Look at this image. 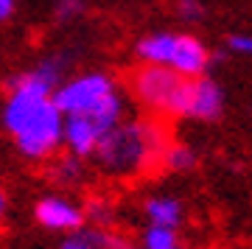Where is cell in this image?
<instances>
[{
	"label": "cell",
	"instance_id": "cell-1",
	"mask_svg": "<svg viewBox=\"0 0 252 249\" xmlns=\"http://www.w3.org/2000/svg\"><path fill=\"white\" fill-rule=\"evenodd\" d=\"M168 143H171L168 134L157 121H146V118L124 121L104 134L93 160L107 177L129 179L154 165H162V154Z\"/></svg>",
	"mask_w": 252,
	"mask_h": 249
},
{
	"label": "cell",
	"instance_id": "cell-2",
	"mask_svg": "<svg viewBox=\"0 0 252 249\" xmlns=\"http://www.w3.org/2000/svg\"><path fill=\"white\" fill-rule=\"evenodd\" d=\"M182 84H185V79L177 70L165 67V64H140L129 76L132 95L146 109H152L157 115H174L177 98L182 93Z\"/></svg>",
	"mask_w": 252,
	"mask_h": 249
},
{
	"label": "cell",
	"instance_id": "cell-3",
	"mask_svg": "<svg viewBox=\"0 0 252 249\" xmlns=\"http://www.w3.org/2000/svg\"><path fill=\"white\" fill-rule=\"evenodd\" d=\"M14 146L31 162L54 160L56 152L64 146V112L56 107V101H51L42 115L14 134Z\"/></svg>",
	"mask_w": 252,
	"mask_h": 249
},
{
	"label": "cell",
	"instance_id": "cell-4",
	"mask_svg": "<svg viewBox=\"0 0 252 249\" xmlns=\"http://www.w3.org/2000/svg\"><path fill=\"white\" fill-rule=\"evenodd\" d=\"M112 93H118L115 79L109 73L90 70L64 79V84L54 93V101L64 115H87L98 104H104Z\"/></svg>",
	"mask_w": 252,
	"mask_h": 249
},
{
	"label": "cell",
	"instance_id": "cell-5",
	"mask_svg": "<svg viewBox=\"0 0 252 249\" xmlns=\"http://www.w3.org/2000/svg\"><path fill=\"white\" fill-rule=\"evenodd\" d=\"M221 112H224V90L216 79L210 76L185 79L174 115L190 121H216Z\"/></svg>",
	"mask_w": 252,
	"mask_h": 249
},
{
	"label": "cell",
	"instance_id": "cell-6",
	"mask_svg": "<svg viewBox=\"0 0 252 249\" xmlns=\"http://www.w3.org/2000/svg\"><path fill=\"white\" fill-rule=\"evenodd\" d=\"M34 218H36L39 227H45V230H51V232H62V235H67V232L84 227L87 213H84V207L76 205V202L67 199V196L48 193L34 205Z\"/></svg>",
	"mask_w": 252,
	"mask_h": 249
},
{
	"label": "cell",
	"instance_id": "cell-7",
	"mask_svg": "<svg viewBox=\"0 0 252 249\" xmlns=\"http://www.w3.org/2000/svg\"><path fill=\"white\" fill-rule=\"evenodd\" d=\"M67 67H70V56L67 54H51L45 59H39L34 67L14 73L6 81V87H28V90H39L45 95H54L67 79Z\"/></svg>",
	"mask_w": 252,
	"mask_h": 249
},
{
	"label": "cell",
	"instance_id": "cell-8",
	"mask_svg": "<svg viewBox=\"0 0 252 249\" xmlns=\"http://www.w3.org/2000/svg\"><path fill=\"white\" fill-rule=\"evenodd\" d=\"M104 134L107 132L90 115H64V149L76 157L90 160L98 152Z\"/></svg>",
	"mask_w": 252,
	"mask_h": 249
},
{
	"label": "cell",
	"instance_id": "cell-9",
	"mask_svg": "<svg viewBox=\"0 0 252 249\" xmlns=\"http://www.w3.org/2000/svg\"><path fill=\"white\" fill-rule=\"evenodd\" d=\"M213 62V54L207 51V45L193 34H180V42H177V51H174L171 59V70H177L182 79H196V76H205L207 67Z\"/></svg>",
	"mask_w": 252,
	"mask_h": 249
},
{
	"label": "cell",
	"instance_id": "cell-10",
	"mask_svg": "<svg viewBox=\"0 0 252 249\" xmlns=\"http://www.w3.org/2000/svg\"><path fill=\"white\" fill-rule=\"evenodd\" d=\"M180 34L177 31H152L143 34L135 42V56L140 59V64H171L174 51H177Z\"/></svg>",
	"mask_w": 252,
	"mask_h": 249
},
{
	"label": "cell",
	"instance_id": "cell-11",
	"mask_svg": "<svg viewBox=\"0 0 252 249\" xmlns=\"http://www.w3.org/2000/svg\"><path fill=\"white\" fill-rule=\"evenodd\" d=\"M143 216H146L149 224L177 227V230H180L182 218H185V207H182V202L171 193H154L143 202Z\"/></svg>",
	"mask_w": 252,
	"mask_h": 249
},
{
	"label": "cell",
	"instance_id": "cell-12",
	"mask_svg": "<svg viewBox=\"0 0 252 249\" xmlns=\"http://www.w3.org/2000/svg\"><path fill=\"white\" fill-rule=\"evenodd\" d=\"M115 241L118 235H112L107 227H79L64 235L59 249H109Z\"/></svg>",
	"mask_w": 252,
	"mask_h": 249
},
{
	"label": "cell",
	"instance_id": "cell-13",
	"mask_svg": "<svg viewBox=\"0 0 252 249\" xmlns=\"http://www.w3.org/2000/svg\"><path fill=\"white\" fill-rule=\"evenodd\" d=\"M84 157H76V154H62V157H56L54 165H51V179H54L56 185L62 187H76L84 182Z\"/></svg>",
	"mask_w": 252,
	"mask_h": 249
},
{
	"label": "cell",
	"instance_id": "cell-14",
	"mask_svg": "<svg viewBox=\"0 0 252 249\" xmlns=\"http://www.w3.org/2000/svg\"><path fill=\"white\" fill-rule=\"evenodd\" d=\"M143 249H185V241L180 238L177 227H160V224H149L140 238Z\"/></svg>",
	"mask_w": 252,
	"mask_h": 249
},
{
	"label": "cell",
	"instance_id": "cell-15",
	"mask_svg": "<svg viewBox=\"0 0 252 249\" xmlns=\"http://www.w3.org/2000/svg\"><path fill=\"white\" fill-rule=\"evenodd\" d=\"M196 162H199L196 152L185 143H168V149L162 154V165L174 174H188V171L196 168Z\"/></svg>",
	"mask_w": 252,
	"mask_h": 249
},
{
	"label": "cell",
	"instance_id": "cell-16",
	"mask_svg": "<svg viewBox=\"0 0 252 249\" xmlns=\"http://www.w3.org/2000/svg\"><path fill=\"white\" fill-rule=\"evenodd\" d=\"M87 221H93V227H109L115 221V207L107 199H90V205L84 207Z\"/></svg>",
	"mask_w": 252,
	"mask_h": 249
},
{
	"label": "cell",
	"instance_id": "cell-17",
	"mask_svg": "<svg viewBox=\"0 0 252 249\" xmlns=\"http://www.w3.org/2000/svg\"><path fill=\"white\" fill-rule=\"evenodd\" d=\"M84 14V0H56L54 6V17L59 23H73Z\"/></svg>",
	"mask_w": 252,
	"mask_h": 249
},
{
	"label": "cell",
	"instance_id": "cell-18",
	"mask_svg": "<svg viewBox=\"0 0 252 249\" xmlns=\"http://www.w3.org/2000/svg\"><path fill=\"white\" fill-rule=\"evenodd\" d=\"M224 48H227V54L252 59V34H230L227 42H224Z\"/></svg>",
	"mask_w": 252,
	"mask_h": 249
},
{
	"label": "cell",
	"instance_id": "cell-19",
	"mask_svg": "<svg viewBox=\"0 0 252 249\" xmlns=\"http://www.w3.org/2000/svg\"><path fill=\"white\" fill-rule=\"evenodd\" d=\"M177 14H180L182 20H188V23H196V20H202V14H205V6H202L199 0H180V3H177Z\"/></svg>",
	"mask_w": 252,
	"mask_h": 249
},
{
	"label": "cell",
	"instance_id": "cell-20",
	"mask_svg": "<svg viewBox=\"0 0 252 249\" xmlns=\"http://www.w3.org/2000/svg\"><path fill=\"white\" fill-rule=\"evenodd\" d=\"M14 6H17V0H0V23H6L14 14Z\"/></svg>",
	"mask_w": 252,
	"mask_h": 249
},
{
	"label": "cell",
	"instance_id": "cell-21",
	"mask_svg": "<svg viewBox=\"0 0 252 249\" xmlns=\"http://www.w3.org/2000/svg\"><path fill=\"white\" fill-rule=\"evenodd\" d=\"M109 249H143V244L137 247V244H129V241H121V238H118V241H115V244H112Z\"/></svg>",
	"mask_w": 252,
	"mask_h": 249
},
{
	"label": "cell",
	"instance_id": "cell-22",
	"mask_svg": "<svg viewBox=\"0 0 252 249\" xmlns=\"http://www.w3.org/2000/svg\"><path fill=\"white\" fill-rule=\"evenodd\" d=\"M6 210H9V199H6V193H3V187H0V218L6 216Z\"/></svg>",
	"mask_w": 252,
	"mask_h": 249
}]
</instances>
